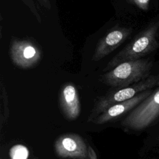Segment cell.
I'll list each match as a JSON object with an SVG mask.
<instances>
[{
    "label": "cell",
    "mask_w": 159,
    "mask_h": 159,
    "mask_svg": "<svg viewBox=\"0 0 159 159\" xmlns=\"http://www.w3.org/2000/svg\"><path fill=\"white\" fill-rule=\"evenodd\" d=\"M158 29L159 20L150 24L114 55L103 71L107 72L126 61L142 59L143 57L153 52L158 46L157 40Z\"/></svg>",
    "instance_id": "6da1fadb"
},
{
    "label": "cell",
    "mask_w": 159,
    "mask_h": 159,
    "mask_svg": "<svg viewBox=\"0 0 159 159\" xmlns=\"http://www.w3.org/2000/svg\"><path fill=\"white\" fill-rule=\"evenodd\" d=\"M152 63L139 59L122 62L101 76V81L114 88H122L137 83L149 76Z\"/></svg>",
    "instance_id": "7a4b0ae2"
},
{
    "label": "cell",
    "mask_w": 159,
    "mask_h": 159,
    "mask_svg": "<svg viewBox=\"0 0 159 159\" xmlns=\"http://www.w3.org/2000/svg\"><path fill=\"white\" fill-rule=\"evenodd\" d=\"M159 86V73L148 76L147 78L127 87L116 88L106 94L100 96L95 102L88 117L87 121L92 122L93 120L109 107L128 99L140 93L152 89Z\"/></svg>",
    "instance_id": "3957f363"
},
{
    "label": "cell",
    "mask_w": 159,
    "mask_h": 159,
    "mask_svg": "<svg viewBox=\"0 0 159 159\" xmlns=\"http://www.w3.org/2000/svg\"><path fill=\"white\" fill-rule=\"evenodd\" d=\"M159 117V86L138 104L120 122L128 130L141 131L151 126Z\"/></svg>",
    "instance_id": "277c9868"
},
{
    "label": "cell",
    "mask_w": 159,
    "mask_h": 159,
    "mask_svg": "<svg viewBox=\"0 0 159 159\" xmlns=\"http://www.w3.org/2000/svg\"><path fill=\"white\" fill-rule=\"evenodd\" d=\"M9 54L12 64L22 70L35 67L42 58L41 47L34 40L29 39H12Z\"/></svg>",
    "instance_id": "5b68a950"
},
{
    "label": "cell",
    "mask_w": 159,
    "mask_h": 159,
    "mask_svg": "<svg viewBox=\"0 0 159 159\" xmlns=\"http://www.w3.org/2000/svg\"><path fill=\"white\" fill-rule=\"evenodd\" d=\"M53 150L61 159H89L88 145L76 133L66 132L59 135L54 142Z\"/></svg>",
    "instance_id": "8992f818"
},
{
    "label": "cell",
    "mask_w": 159,
    "mask_h": 159,
    "mask_svg": "<svg viewBox=\"0 0 159 159\" xmlns=\"http://www.w3.org/2000/svg\"><path fill=\"white\" fill-rule=\"evenodd\" d=\"M132 32V29L129 27H114L99 40L91 60L98 61L111 53L129 38Z\"/></svg>",
    "instance_id": "52a82bcc"
},
{
    "label": "cell",
    "mask_w": 159,
    "mask_h": 159,
    "mask_svg": "<svg viewBox=\"0 0 159 159\" xmlns=\"http://www.w3.org/2000/svg\"><path fill=\"white\" fill-rule=\"evenodd\" d=\"M153 91L152 89L145 91L130 99L117 103L109 107L96 117L92 122L96 125H102L116 120L121 116L130 112L138 104L150 95Z\"/></svg>",
    "instance_id": "ba28073f"
},
{
    "label": "cell",
    "mask_w": 159,
    "mask_h": 159,
    "mask_svg": "<svg viewBox=\"0 0 159 159\" xmlns=\"http://www.w3.org/2000/svg\"><path fill=\"white\" fill-rule=\"evenodd\" d=\"M58 104L65 119L76 120L81 113V103L78 90L71 82L63 84L59 91Z\"/></svg>",
    "instance_id": "9c48e42d"
},
{
    "label": "cell",
    "mask_w": 159,
    "mask_h": 159,
    "mask_svg": "<svg viewBox=\"0 0 159 159\" xmlns=\"http://www.w3.org/2000/svg\"><path fill=\"white\" fill-rule=\"evenodd\" d=\"M10 111L6 88L2 81L1 82V112H0V129L2 130L3 127L7 123L9 117Z\"/></svg>",
    "instance_id": "30bf717a"
},
{
    "label": "cell",
    "mask_w": 159,
    "mask_h": 159,
    "mask_svg": "<svg viewBox=\"0 0 159 159\" xmlns=\"http://www.w3.org/2000/svg\"><path fill=\"white\" fill-rule=\"evenodd\" d=\"M29 151L27 147L22 144L13 145L9 150L11 159H28Z\"/></svg>",
    "instance_id": "8fae6325"
},
{
    "label": "cell",
    "mask_w": 159,
    "mask_h": 159,
    "mask_svg": "<svg viewBox=\"0 0 159 159\" xmlns=\"http://www.w3.org/2000/svg\"><path fill=\"white\" fill-rule=\"evenodd\" d=\"M30 11L39 23L42 22V17L37 9V6L34 0H20Z\"/></svg>",
    "instance_id": "7c38bea8"
},
{
    "label": "cell",
    "mask_w": 159,
    "mask_h": 159,
    "mask_svg": "<svg viewBox=\"0 0 159 159\" xmlns=\"http://www.w3.org/2000/svg\"><path fill=\"white\" fill-rule=\"evenodd\" d=\"M130 4L137 7L139 9L147 11L149 9L150 0H126Z\"/></svg>",
    "instance_id": "4fadbf2b"
},
{
    "label": "cell",
    "mask_w": 159,
    "mask_h": 159,
    "mask_svg": "<svg viewBox=\"0 0 159 159\" xmlns=\"http://www.w3.org/2000/svg\"><path fill=\"white\" fill-rule=\"evenodd\" d=\"M43 7L47 10L51 9L52 5L50 0H37Z\"/></svg>",
    "instance_id": "5bb4252c"
},
{
    "label": "cell",
    "mask_w": 159,
    "mask_h": 159,
    "mask_svg": "<svg viewBox=\"0 0 159 159\" xmlns=\"http://www.w3.org/2000/svg\"><path fill=\"white\" fill-rule=\"evenodd\" d=\"M88 153H89V159H98L97 155L94 150L90 145H88Z\"/></svg>",
    "instance_id": "9a60e30c"
},
{
    "label": "cell",
    "mask_w": 159,
    "mask_h": 159,
    "mask_svg": "<svg viewBox=\"0 0 159 159\" xmlns=\"http://www.w3.org/2000/svg\"><path fill=\"white\" fill-rule=\"evenodd\" d=\"M34 159H39V158H37V157H35V158H34Z\"/></svg>",
    "instance_id": "2e32d148"
},
{
    "label": "cell",
    "mask_w": 159,
    "mask_h": 159,
    "mask_svg": "<svg viewBox=\"0 0 159 159\" xmlns=\"http://www.w3.org/2000/svg\"><path fill=\"white\" fill-rule=\"evenodd\" d=\"M1 159H2V158H1Z\"/></svg>",
    "instance_id": "e0dca14e"
}]
</instances>
